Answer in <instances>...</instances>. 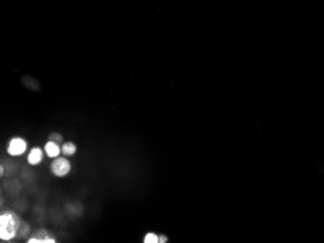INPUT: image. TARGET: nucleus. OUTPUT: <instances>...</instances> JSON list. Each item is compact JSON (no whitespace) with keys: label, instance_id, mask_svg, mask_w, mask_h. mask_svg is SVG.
I'll list each match as a JSON object with an SVG mask.
<instances>
[{"label":"nucleus","instance_id":"9b49d317","mask_svg":"<svg viewBox=\"0 0 324 243\" xmlns=\"http://www.w3.org/2000/svg\"><path fill=\"white\" fill-rule=\"evenodd\" d=\"M158 238H159V242L161 243L167 242V240H168V238L165 235H160V236H158Z\"/></svg>","mask_w":324,"mask_h":243},{"label":"nucleus","instance_id":"f03ea898","mask_svg":"<svg viewBox=\"0 0 324 243\" xmlns=\"http://www.w3.org/2000/svg\"><path fill=\"white\" fill-rule=\"evenodd\" d=\"M71 171V163L65 157H57L50 164V172L59 178L67 176Z\"/></svg>","mask_w":324,"mask_h":243},{"label":"nucleus","instance_id":"f257e3e1","mask_svg":"<svg viewBox=\"0 0 324 243\" xmlns=\"http://www.w3.org/2000/svg\"><path fill=\"white\" fill-rule=\"evenodd\" d=\"M23 220L13 211H5L0 216V239L4 241L12 240L18 236Z\"/></svg>","mask_w":324,"mask_h":243},{"label":"nucleus","instance_id":"20e7f679","mask_svg":"<svg viewBox=\"0 0 324 243\" xmlns=\"http://www.w3.org/2000/svg\"><path fill=\"white\" fill-rule=\"evenodd\" d=\"M28 243H56V239L50 235L49 230L42 229L35 232V234L28 239Z\"/></svg>","mask_w":324,"mask_h":243},{"label":"nucleus","instance_id":"0eeeda50","mask_svg":"<svg viewBox=\"0 0 324 243\" xmlns=\"http://www.w3.org/2000/svg\"><path fill=\"white\" fill-rule=\"evenodd\" d=\"M62 152L65 156H72L77 152V146L72 141H66L62 146Z\"/></svg>","mask_w":324,"mask_h":243},{"label":"nucleus","instance_id":"423d86ee","mask_svg":"<svg viewBox=\"0 0 324 243\" xmlns=\"http://www.w3.org/2000/svg\"><path fill=\"white\" fill-rule=\"evenodd\" d=\"M44 149H45V152L47 154V156L50 158H57L62 151L60 144L52 141H48L45 144Z\"/></svg>","mask_w":324,"mask_h":243},{"label":"nucleus","instance_id":"39448f33","mask_svg":"<svg viewBox=\"0 0 324 243\" xmlns=\"http://www.w3.org/2000/svg\"><path fill=\"white\" fill-rule=\"evenodd\" d=\"M43 156H44L43 150L40 147H38V146L32 147L27 156V162L32 166H36L42 162Z\"/></svg>","mask_w":324,"mask_h":243},{"label":"nucleus","instance_id":"7ed1b4c3","mask_svg":"<svg viewBox=\"0 0 324 243\" xmlns=\"http://www.w3.org/2000/svg\"><path fill=\"white\" fill-rule=\"evenodd\" d=\"M26 148H27V142L25 139L16 137L9 141L7 152L12 156H20L25 153Z\"/></svg>","mask_w":324,"mask_h":243},{"label":"nucleus","instance_id":"f8f14e48","mask_svg":"<svg viewBox=\"0 0 324 243\" xmlns=\"http://www.w3.org/2000/svg\"><path fill=\"white\" fill-rule=\"evenodd\" d=\"M0 175H1V176H3V175H4V169H3V166H2V165L0 167Z\"/></svg>","mask_w":324,"mask_h":243},{"label":"nucleus","instance_id":"1a4fd4ad","mask_svg":"<svg viewBox=\"0 0 324 243\" xmlns=\"http://www.w3.org/2000/svg\"><path fill=\"white\" fill-rule=\"evenodd\" d=\"M49 141H55V142L61 144V143H63V135L58 133V132H52V133H50V136H49Z\"/></svg>","mask_w":324,"mask_h":243},{"label":"nucleus","instance_id":"9d476101","mask_svg":"<svg viewBox=\"0 0 324 243\" xmlns=\"http://www.w3.org/2000/svg\"><path fill=\"white\" fill-rule=\"evenodd\" d=\"M144 242L145 243H157L159 242V238L158 236L153 233V232H149L145 238H144Z\"/></svg>","mask_w":324,"mask_h":243},{"label":"nucleus","instance_id":"6e6552de","mask_svg":"<svg viewBox=\"0 0 324 243\" xmlns=\"http://www.w3.org/2000/svg\"><path fill=\"white\" fill-rule=\"evenodd\" d=\"M29 230H30V228L29 226L25 223V222H23L21 228H20V230H19V233H18V238H22V237H25L26 234L29 233Z\"/></svg>","mask_w":324,"mask_h":243}]
</instances>
